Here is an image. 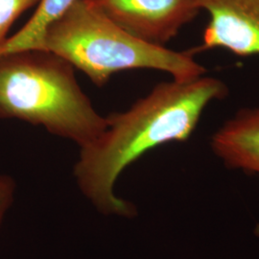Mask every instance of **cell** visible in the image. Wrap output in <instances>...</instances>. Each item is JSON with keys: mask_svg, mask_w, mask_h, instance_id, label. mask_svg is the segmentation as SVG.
Here are the masks:
<instances>
[{"mask_svg": "<svg viewBox=\"0 0 259 259\" xmlns=\"http://www.w3.org/2000/svg\"><path fill=\"white\" fill-rule=\"evenodd\" d=\"M228 93L227 84L215 77L173 79L157 84L128 111L106 117L107 128L80 148L73 167L81 193L104 216L124 219L137 216V206L114 191L123 171L153 149L187 140L204 110Z\"/></svg>", "mask_w": 259, "mask_h": 259, "instance_id": "1", "label": "cell"}, {"mask_svg": "<svg viewBox=\"0 0 259 259\" xmlns=\"http://www.w3.org/2000/svg\"><path fill=\"white\" fill-rule=\"evenodd\" d=\"M0 118L41 126L79 148L107 128V118L77 82L73 65L44 48L0 54Z\"/></svg>", "mask_w": 259, "mask_h": 259, "instance_id": "2", "label": "cell"}, {"mask_svg": "<svg viewBox=\"0 0 259 259\" xmlns=\"http://www.w3.org/2000/svg\"><path fill=\"white\" fill-rule=\"evenodd\" d=\"M39 48L61 56L97 87L129 69L159 70L178 81L206 72L187 50L174 51L135 37L83 0H76L47 29Z\"/></svg>", "mask_w": 259, "mask_h": 259, "instance_id": "3", "label": "cell"}, {"mask_svg": "<svg viewBox=\"0 0 259 259\" xmlns=\"http://www.w3.org/2000/svg\"><path fill=\"white\" fill-rule=\"evenodd\" d=\"M135 37L164 46L201 12L195 0H83Z\"/></svg>", "mask_w": 259, "mask_h": 259, "instance_id": "4", "label": "cell"}, {"mask_svg": "<svg viewBox=\"0 0 259 259\" xmlns=\"http://www.w3.org/2000/svg\"><path fill=\"white\" fill-rule=\"evenodd\" d=\"M209 20L194 56L221 48L239 57L259 55V0H195Z\"/></svg>", "mask_w": 259, "mask_h": 259, "instance_id": "5", "label": "cell"}, {"mask_svg": "<svg viewBox=\"0 0 259 259\" xmlns=\"http://www.w3.org/2000/svg\"><path fill=\"white\" fill-rule=\"evenodd\" d=\"M213 154L229 169L259 178V107L237 111L215 131Z\"/></svg>", "mask_w": 259, "mask_h": 259, "instance_id": "6", "label": "cell"}, {"mask_svg": "<svg viewBox=\"0 0 259 259\" xmlns=\"http://www.w3.org/2000/svg\"><path fill=\"white\" fill-rule=\"evenodd\" d=\"M75 1L40 0L35 13L26 24L15 35L8 37L3 47L0 48V54L30 48H39L47 29L63 17Z\"/></svg>", "mask_w": 259, "mask_h": 259, "instance_id": "7", "label": "cell"}, {"mask_svg": "<svg viewBox=\"0 0 259 259\" xmlns=\"http://www.w3.org/2000/svg\"><path fill=\"white\" fill-rule=\"evenodd\" d=\"M40 0H0V48L8 39L10 29L27 10L38 4Z\"/></svg>", "mask_w": 259, "mask_h": 259, "instance_id": "8", "label": "cell"}, {"mask_svg": "<svg viewBox=\"0 0 259 259\" xmlns=\"http://www.w3.org/2000/svg\"><path fill=\"white\" fill-rule=\"evenodd\" d=\"M17 185L12 177L0 175V228L15 201Z\"/></svg>", "mask_w": 259, "mask_h": 259, "instance_id": "9", "label": "cell"}, {"mask_svg": "<svg viewBox=\"0 0 259 259\" xmlns=\"http://www.w3.org/2000/svg\"><path fill=\"white\" fill-rule=\"evenodd\" d=\"M256 232H257V234H258V235H259V224H258V226H257V227H256Z\"/></svg>", "mask_w": 259, "mask_h": 259, "instance_id": "10", "label": "cell"}]
</instances>
